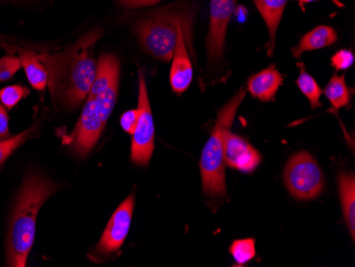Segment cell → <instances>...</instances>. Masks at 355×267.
<instances>
[{
  "label": "cell",
  "instance_id": "6da1fadb",
  "mask_svg": "<svg viewBox=\"0 0 355 267\" xmlns=\"http://www.w3.org/2000/svg\"><path fill=\"white\" fill-rule=\"evenodd\" d=\"M101 29L92 30L61 53L39 55L48 71V85L53 101L73 109L89 96L97 73L94 47Z\"/></svg>",
  "mask_w": 355,
  "mask_h": 267
},
{
  "label": "cell",
  "instance_id": "7a4b0ae2",
  "mask_svg": "<svg viewBox=\"0 0 355 267\" xmlns=\"http://www.w3.org/2000/svg\"><path fill=\"white\" fill-rule=\"evenodd\" d=\"M57 191V185L44 175L31 173L26 177L10 219L6 254L8 266H26L35 242L37 215L45 201Z\"/></svg>",
  "mask_w": 355,
  "mask_h": 267
},
{
  "label": "cell",
  "instance_id": "3957f363",
  "mask_svg": "<svg viewBox=\"0 0 355 267\" xmlns=\"http://www.w3.org/2000/svg\"><path fill=\"white\" fill-rule=\"evenodd\" d=\"M193 11L189 8L166 7L151 12L135 23V29L144 49L161 61L173 58L181 29L191 45Z\"/></svg>",
  "mask_w": 355,
  "mask_h": 267
},
{
  "label": "cell",
  "instance_id": "277c9868",
  "mask_svg": "<svg viewBox=\"0 0 355 267\" xmlns=\"http://www.w3.org/2000/svg\"><path fill=\"white\" fill-rule=\"evenodd\" d=\"M246 91L239 93L225 103L217 115L216 123L211 137L203 147L200 158L203 192L212 198H223L227 193L225 171V137L234 121L237 110L244 101Z\"/></svg>",
  "mask_w": 355,
  "mask_h": 267
},
{
  "label": "cell",
  "instance_id": "5b68a950",
  "mask_svg": "<svg viewBox=\"0 0 355 267\" xmlns=\"http://www.w3.org/2000/svg\"><path fill=\"white\" fill-rule=\"evenodd\" d=\"M287 191L298 200H313L324 191V175L317 161L305 151L295 153L284 169Z\"/></svg>",
  "mask_w": 355,
  "mask_h": 267
},
{
  "label": "cell",
  "instance_id": "8992f818",
  "mask_svg": "<svg viewBox=\"0 0 355 267\" xmlns=\"http://www.w3.org/2000/svg\"><path fill=\"white\" fill-rule=\"evenodd\" d=\"M139 119L132 133L131 160L135 164L147 166L155 150V123L146 80L143 71L139 73Z\"/></svg>",
  "mask_w": 355,
  "mask_h": 267
},
{
  "label": "cell",
  "instance_id": "52a82bcc",
  "mask_svg": "<svg viewBox=\"0 0 355 267\" xmlns=\"http://www.w3.org/2000/svg\"><path fill=\"white\" fill-rule=\"evenodd\" d=\"M119 61L112 55H103L97 61V73L89 96L95 98L103 123L111 117L119 95Z\"/></svg>",
  "mask_w": 355,
  "mask_h": 267
},
{
  "label": "cell",
  "instance_id": "ba28073f",
  "mask_svg": "<svg viewBox=\"0 0 355 267\" xmlns=\"http://www.w3.org/2000/svg\"><path fill=\"white\" fill-rule=\"evenodd\" d=\"M95 98L87 96L83 113L71 135V148L80 157H85L98 142L105 129Z\"/></svg>",
  "mask_w": 355,
  "mask_h": 267
},
{
  "label": "cell",
  "instance_id": "9c48e42d",
  "mask_svg": "<svg viewBox=\"0 0 355 267\" xmlns=\"http://www.w3.org/2000/svg\"><path fill=\"white\" fill-rule=\"evenodd\" d=\"M135 197L131 194L119 205L109 223L105 232L101 235L96 251L101 255H111L116 252L123 246L128 233L130 230L132 222L133 211H135Z\"/></svg>",
  "mask_w": 355,
  "mask_h": 267
},
{
  "label": "cell",
  "instance_id": "30bf717a",
  "mask_svg": "<svg viewBox=\"0 0 355 267\" xmlns=\"http://www.w3.org/2000/svg\"><path fill=\"white\" fill-rule=\"evenodd\" d=\"M237 0H211L209 28L207 49L209 62L216 63L223 57L225 35L231 17L235 11Z\"/></svg>",
  "mask_w": 355,
  "mask_h": 267
},
{
  "label": "cell",
  "instance_id": "8fae6325",
  "mask_svg": "<svg viewBox=\"0 0 355 267\" xmlns=\"http://www.w3.org/2000/svg\"><path fill=\"white\" fill-rule=\"evenodd\" d=\"M262 157L246 139L228 131L225 137V164L243 173H252Z\"/></svg>",
  "mask_w": 355,
  "mask_h": 267
},
{
  "label": "cell",
  "instance_id": "7c38bea8",
  "mask_svg": "<svg viewBox=\"0 0 355 267\" xmlns=\"http://www.w3.org/2000/svg\"><path fill=\"white\" fill-rule=\"evenodd\" d=\"M184 33L181 29L173 51L171 69V85L175 93L182 94L189 89L193 80V65L187 49Z\"/></svg>",
  "mask_w": 355,
  "mask_h": 267
},
{
  "label": "cell",
  "instance_id": "4fadbf2b",
  "mask_svg": "<svg viewBox=\"0 0 355 267\" xmlns=\"http://www.w3.org/2000/svg\"><path fill=\"white\" fill-rule=\"evenodd\" d=\"M282 83L283 76L280 71L276 67H270L251 76L248 80V91L261 101H270L276 96Z\"/></svg>",
  "mask_w": 355,
  "mask_h": 267
},
{
  "label": "cell",
  "instance_id": "5bb4252c",
  "mask_svg": "<svg viewBox=\"0 0 355 267\" xmlns=\"http://www.w3.org/2000/svg\"><path fill=\"white\" fill-rule=\"evenodd\" d=\"M253 1L268 28L269 42L266 49L268 55H271L275 51L277 30H278L279 24L282 19L288 0H253Z\"/></svg>",
  "mask_w": 355,
  "mask_h": 267
},
{
  "label": "cell",
  "instance_id": "9a60e30c",
  "mask_svg": "<svg viewBox=\"0 0 355 267\" xmlns=\"http://www.w3.org/2000/svg\"><path fill=\"white\" fill-rule=\"evenodd\" d=\"M337 41V33L330 26H318L301 37L298 45L293 49L295 58L301 57L306 51H318L333 45Z\"/></svg>",
  "mask_w": 355,
  "mask_h": 267
},
{
  "label": "cell",
  "instance_id": "2e32d148",
  "mask_svg": "<svg viewBox=\"0 0 355 267\" xmlns=\"http://www.w3.org/2000/svg\"><path fill=\"white\" fill-rule=\"evenodd\" d=\"M338 189L345 221L350 231L351 238L355 239V178L354 174L340 173Z\"/></svg>",
  "mask_w": 355,
  "mask_h": 267
},
{
  "label": "cell",
  "instance_id": "e0dca14e",
  "mask_svg": "<svg viewBox=\"0 0 355 267\" xmlns=\"http://www.w3.org/2000/svg\"><path fill=\"white\" fill-rule=\"evenodd\" d=\"M19 58L21 67L25 69L30 85L37 91H43L48 85V71L39 55L30 51L21 49Z\"/></svg>",
  "mask_w": 355,
  "mask_h": 267
},
{
  "label": "cell",
  "instance_id": "ac0fdd59",
  "mask_svg": "<svg viewBox=\"0 0 355 267\" xmlns=\"http://www.w3.org/2000/svg\"><path fill=\"white\" fill-rule=\"evenodd\" d=\"M324 95L334 109L347 107L350 103L351 94L344 76L333 75L324 89Z\"/></svg>",
  "mask_w": 355,
  "mask_h": 267
},
{
  "label": "cell",
  "instance_id": "d6986e66",
  "mask_svg": "<svg viewBox=\"0 0 355 267\" xmlns=\"http://www.w3.org/2000/svg\"><path fill=\"white\" fill-rule=\"evenodd\" d=\"M298 67H300V74H299L298 79L296 81L297 85L302 92L303 95L310 101L312 109H317L321 105L320 97L324 91L319 87L314 78L305 71L304 65L298 63Z\"/></svg>",
  "mask_w": 355,
  "mask_h": 267
},
{
  "label": "cell",
  "instance_id": "ffe728a7",
  "mask_svg": "<svg viewBox=\"0 0 355 267\" xmlns=\"http://www.w3.org/2000/svg\"><path fill=\"white\" fill-rule=\"evenodd\" d=\"M229 251L237 264H246L249 261L252 260L257 255L254 239L234 241L229 248Z\"/></svg>",
  "mask_w": 355,
  "mask_h": 267
},
{
  "label": "cell",
  "instance_id": "44dd1931",
  "mask_svg": "<svg viewBox=\"0 0 355 267\" xmlns=\"http://www.w3.org/2000/svg\"><path fill=\"white\" fill-rule=\"evenodd\" d=\"M33 132V128L27 129L16 137L0 141V165L3 164L16 148H19L24 142H26Z\"/></svg>",
  "mask_w": 355,
  "mask_h": 267
},
{
  "label": "cell",
  "instance_id": "7402d4cb",
  "mask_svg": "<svg viewBox=\"0 0 355 267\" xmlns=\"http://www.w3.org/2000/svg\"><path fill=\"white\" fill-rule=\"evenodd\" d=\"M29 95V89L23 85H10L0 89V101L7 109L15 107L24 97Z\"/></svg>",
  "mask_w": 355,
  "mask_h": 267
},
{
  "label": "cell",
  "instance_id": "603a6c76",
  "mask_svg": "<svg viewBox=\"0 0 355 267\" xmlns=\"http://www.w3.org/2000/svg\"><path fill=\"white\" fill-rule=\"evenodd\" d=\"M21 69V60L19 57L6 55L0 59V83L9 80Z\"/></svg>",
  "mask_w": 355,
  "mask_h": 267
},
{
  "label": "cell",
  "instance_id": "cb8c5ba5",
  "mask_svg": "<svg viewBox=\"0 0 355 267\" xmlns=\"http://www.w3.org/2000/svg\"><path fill=\"white\" fill-rule=\"evenodd\" d=\"M353 63H354V55L352 51L347 49L337 51L331 59V65L337 71H346L352 67Z\"/></svg>",
  "mask_w": 355,
  "mask_h": 267
},
{
  "label": "cell",
  "instance_id": "d4e9b609",
  "mask_svg": "<svg viewBox=\"0 0 355 267\" xmlns=\"http://www.w3.org/2000/svg\"><path fill=\"white\" fill-rule=\"evenodd\" d=\"M137 119H139V110H129V111H127V112L121 115V128H123L125 132L132 135V133L135 132V127H137Z\"/></svg>",
  "mask_w": 355,
  "mask_h": 267
},
{
  "label": "cell",
  "instance_id": "484cf974",
  "mask_svg": "<svg viewBox=\"0 0 355 267\" xmlns=\"http://www.w3.org/2000/svg\"><path fill=\"white\" fill-rule=\"evenodd\" d=\"M159 1L162 0H119V5L128 9H135V8L149 7Z\"/></svg>",
  "mask_w": 355,
  "mask_h": 267
},
{
  "label": "cell",
  "instance_id": "4316f807",
  "mask_svg": "<svg viewBox=\"0 0 355 267\" xmlns=\"http://www.w3.org/2000/svg\"><path fill=\"white\" fill-rule=\"evenodd\" d=\"M9 135V117L7 110L0 105V139H8Z\"/></svg>",
  "mask_w": 355,
  "mask_h": 267
},
{
  "label": "cell",
  "instance_id": "83f0119b",
  "mask_svg": "<svg viewBox=\"0 0 355 267\" xmlns=\"http://www.w3.org/2000/svg\"><path fill=\"white\" fill-rule=\"evenodd\" d=\"M0 47L1 49H16V51L21 49L19 46H15V44H10L9 37H3V35H0Z\"/></svg>",
  "mask_w": 355,
  "mask_h": 267
},
{
  "label": "cell",
  "instance_id": "f1b7e54d",
  "mask_svg": "<svg viewBox=\"0 0 355 267\" xmlns=\"http://www.w3.org/2000/svg\"><path fill=\"white\" fill-rule=\"evenodd\" d=\"M297 1H299L300 5H303V3H313V1H317V0H297Z\"/></svg>",
  "mask_w": 355,
  "mask_h": 267
},
{
  "label": "cell",
  "instance_id": "f546056e",
  "mask_svg": "<svg viewBox=\"0 0 355 267\" xmlns=\"http://www.w3.org/2000/svg\"><path fill=\"white\" fill-rule=\"evenodd\" d=\"M1 139H0V141H1Z\"/></svg>",
  "mask_w": 355,
  "mask_h": 267
}]
</instances>
